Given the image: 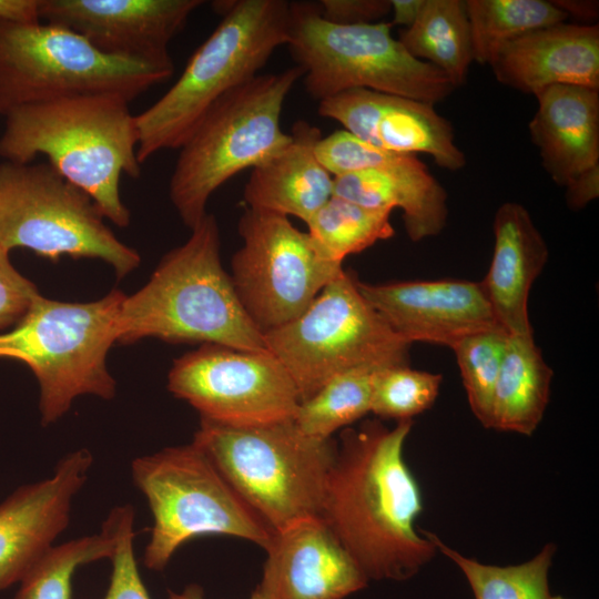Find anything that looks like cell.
<instances>
[{"mask_svg":"<svg viewBox=\"0 0 599 599\" xmlns=\"http://www.w3.org/2000/svg\"><path fill=\"white\" fill-rule=\"evenodd\" d=\"M425 0H390L392 26L410 27L418 18Z\"/></svg>","mask_w":599,"mask_h":599,"instance_id":"cell-40","label":"cell"},{"mask_svg":"<svg viewBox=\"0 0 599 599\" xmlns=\"http://www.w3.org/2000/svg\"><path fill=\"white\" fill-rule=\"evenodd\" d=\"M509 335L495 327L456 342L454 351L469 407L477 420L491 428L493 398Z\"/></svg>","mask_w":599,"mask_h":599,"instance_id":"cell-32","label":"cell"},{"mask_svg":"<svg viewBox=\"0 0 599 599\" xmlns=\"http://www.w3.org/2000/svg\"><path fill=\"white\" fill-rule=\"evenodd\" d=\"M93 463L82 448L65 455L53 475L19 487L0 504V591L18 585L67 528L73 497Z\"/></svg>","mask_w":599,"mask_h":599,"instance_id":"cell-18","label":"cell"},{"mask_svg":"<svg viewBox=\"0 0 599 599\" xmlns=\"http://www.w3.org/2000/svg\"><path fill=\"white\" fill-rule=\"evenodd\" d=\"M41 0H0V20L37 22Z\"/></svg>","mask_w":599,"mask_h":599,"instance_id":"cell-39","label":"cell"},{"mask_svg":"<svg viewBox=\"0 0 599 599\" xmlns=\"http://www.w3.org/2000/svg\"><path fill=\"white\" fill-rule=\"evenodd\" d=\"M167 389L201 417L230 425L293 418L301 403L291 376L270 352L219 344L175 359Z\"/></svg>","mask_w":599,"mask_h":599,"instance_id":"cell-14","label":"cell"},{"mask_svg":"<svg viewBox=\"0 0 599 599\" xmlns=\"http://www.w3.org/2000/svg\"><path fill=\"white\" fill-rule=\"evenodd\" d=\"M357 280L344 270L300 316L263 334L266 351L288 373L301 402L341 373L409 365L412 344L363 297Z\"/></svg>","mask_w":599,"mask_h":599,"instance_id":"cell-9","label":"cell"},{"mask_svg":"<svg viewBox=\"0 0 599 599\" xmlns=\"http://www.w3.org/2000/svg\"><path fill=\"white\" fill-rule=\"evenodd\" d=\"M529 133L541 165L559 186L599 164V90L559 84L536 95Z\"/></svg>","mask_w":599,"mask_h":599,"instance_id":"cell-23","label":"cell"},{"mask_svg":"<svg viewBox=\"0 0 599 599\" xmlns=\"http://www.w3.org/2000/svg\"><path fill=\"white\" fill-rule=\"evenodd\" d=\"M566 202L570 210L579 211L599 196V164L571 179L565 186Z\"/></svg>","mask_w":599,"mask_h":599,"instance_id":"cell-38","label":"cell"},{"mask_svg":"<svg viewBox=\"0 0 599 599\" xmlns=\"http://www.w3.org/2000/svg\"><path fill=\"white\" fill-rule=\"evenodd\" d=\"M441 380L440 374L409 365L380 368L374 376L370 413L396 422L413 420L433 406Z\"/></svg>","mask_w":599,"mask_h":599,"instance_id":"cell-33","label":"cell"},{"mask_svg":"<svg viewBox=\"0 0 599 599\" xmlns=\"http://www.w3.org/2000/svg\"><path fill=\"white\" fill-rule=\"evenodd\" d=\"M91 196L50 163L0 162V244L59 260L99 258L123 277L140 265L139 253L104 223Z\"/></svg>","mask_w":599,"mask_h":599,"instance_id":"cell-12","label":"cell"},{"mask_svg":"<svg viewBox=\"0 0 599 599\" xmlns=\"http://www.w3.org/2000/svg\"><path fill=\"white\" fill-rule=\"evenodd\" d=\"M132 477L153 516L143 556L151 570L197 536H233L263 549L271 540L272 530L193 441L134 459Z\"/></svg>","mask_w":599,"mask_h":599,"instance_id":"cell-10","label":"cell"},{"mask_svg":"<svg viewBox=\"0 0 599 599\" xmlns=\"http://www.w3.org/2000/svg\"><path fill=\"white\" fill-rule=\"evenodd\" d=\"M315 151L321 164L333 176L383 166L400 154L373 146L345 130L322 136Z\"/></svg>","mask_w":599,"mask_h":599,"instance_id":"cell-34","label":"cell"},{"mask_svg":"<svg viewBox=\"0 0 599 599\" xmlns=\"http://www.w3.org/2000/svg\"><path fill=\"white\" fill-rule=\"evenodd\" d=\"M237 230L243 244L232 257L230 276L262 334L300 316L344 271L285 215L247 207Z\"/></svg>","mask_w":599,"mask_h":599,"instance_id":"cell-13","label":"cell"},{"mask_svg":"<svg viewBox=\"0 0 599 599\" xmlns=\"http://www.w3.org/2000/svg\"><path fill=\"white\" fill-rule=\"evenodd\" d=\"M417 60L441 71L455 88L465 84L474 61L469 21L463 0H425L416 21L397 39Z\"/></svg>","mask_w":599,"mask_h":599,"instance_id":"cell-26","label":"cell"},{"mask_svg":"<svg viewBox=\"0 0 599 599\" xmlns=\"http://www.w3.org/2000/svg\"><path fill=\"white\" fill-rule=\"evenodd\" d=\"M202 0H41L40 20L70 29L100 52L174 71L171 40Z\"/></svg>","mask_w":599,"mask_h":599,"instance_id":"cell-15","label":"cell"},{"mask_svg":"<svg viewBox=\"0 0 599 599\" xmlns=\"http://www.w3.org/2000/svg\"><path fill=\"white\" fill-rule=\"evenodd\" d=\"M290 142L256 167L244 187L248 209L295 216L305 224L333 196L334 176L316 156L321 130L305 120L293 124Z\"/></svg>","mask_w":599,"mask_h":599,"instance_id":"cell-24","label":"cell"},{"mask_svg":"<svg viewBox=\"0 0 599 599\" xmlns=\"http://www.w3.org/2000/svg\"><path fill=\"white\" fill-rule=\"evenodd\" d=\"M212 3L222 17L217 27L189 59L175 83L135 115L140 164L160 151L180 149L216 101L260 74L274 51L287 43L291 2Z\"/></svg>","mask_w":599,"mask_h":599,"instance_id":"cell-4","label":"cell"},{"mask_svg":"<svg viewBox=\"0 0 599 599\" xmlns=\"http://www.w3.org/2000/svg\"><path fill=\"white\" fill-rule=\"evenodd\" d=\"M552 375L534 336L509 335L494 392L491 428L532 435L547 408Z\"/></svg>","mask_w":599,"mask_h":599,"instance_id":"cell-25","label":"cell"},{"mask_svg":"<svg viewBox=\"0 0 599 599\" xmlns=\"http://www.w3.org/2000/svg\"><path fill=\"white\" fill-rule=\"evenodd\" d=\"M193 443L272 532L321 516L333 438L306 435L293 418L230 425L201 417Z\"/></svg>","mask_w":599,"mask_h":599,"instance_id":"cell-5","label":"cell"},{"mask_svg":"<svg viewBox=\"0 0 599 599\" xmlns=\"http://www.w3.org/2000/svg\"><path fill=\"white\" fill-rule=\"evenodd\" d=\"M551 599H567V598L561 597V596H551Z\"/></svg>","mask_w":599,"mask_h":599,"instance_id":"cell-43","label":"cell"},{"mask_svg":"<svg viewBox=\"0 0 599 599\" xmlns=\"http://www.w3.org/2000/svg\"><path fill=\"white\" fill-rule=\"evenodd\" d=\"M390 214L333 195L306 223L307 233L329 260L343 264L348 255L394 236Z\"/></svg>","mask_w":599,"mask_h":599,"instance_id":"cell-30","label":"cell"},{"mask_svg":"<svg viewBox=\"0 0 599 599\" xmlns=\"http://www.w3.org/2000/svg\"><path fill=\"white\" fill-rule=\"evenodd\" d=\"M134 511L119 507V526L114 551L110 557L112 571L103 599H151L139 572L133 551Z\"/></svg>","mask_w":599,"mask_h":599,"instance_id":"cell-35","label":"cell"},{"mask_svg":"<svg viewBox=\"0 0 599 599\" xmlns=\"http://www.w3.org/2000/svg\"><path fill=\"white\" fill-rule=\"evenodd\" d=\"M10 251L0 244V329L17 325L40 294L12 265Z\"/></svg>","mask_w":599,"mask_h":599,"instance_id":"cell-36","label":"cell"},{"mask_svg":"<svg viewBox=\"0 0 599 599\" xmlns=\"http://www.w3.org/2000/svg\"><path fill=\"white\" fill-rule=\"evenodd\" d=\"M489 65L499 83L525 94L559 84L599 90V24L534 30L504 45Z\"/></svg>","mask_w":599,"mask_h":599,"instance_id":"cell-20","label":"cell"},{"mask_svg":"<svg viewBox=\"0 0 599 599\" xmlns=\"http://www.w3.org/2000/svg\"><path fill=\"white\" fill-rule=\"evenodd\" d=\"M390 22L342 26L322 18L318 2H291L287 48L304 71L306 92L322 101L368 89L435 105L456 89L429 63L412 57Z\"/></svg>","mask_w":599,"mask_h":599,"instance_id":"cell-8","label":"cell"},{"mask_svg":"<svg viewBox=\"0 0 599 599\" xmlns=\"http://www.w3.org/2000/svg\"><path fill=\"white\" fill-rule=\"evenodd\" d=\"M173 72L104 54L57 24L0 20V116L78 94H116L131 103Z\"/></svg>","mask_w":599,"mask_h":599,"instance_id":"cell-11","label":"cell"},{"mask_svg":"<svg viewBox=\"0 0 599 599\" xmlns=\"http://www.w3.org/2000/svg\"><path fill=\"white\" fill-rule=\"evenodd\" d=\"M303 75L297 65L255 75L216 101L181 145L169 195L190 230L207 214V201L220 186L290 142L281 115L287 95Z\"/></svg>","mask_w":599,"mask_h":599,"instance_id":"cell-6","label":"cell"},{"mask_svg":"<svg viewBox=\"0 0 599 599\" xmlns=\"http://www.w3.org/2000/svg\"><path fill=\"white\" fill-rule=\"evenodd\" d=\"M384 368V367H383ZM379 367H358L329 379L300 403L293 417L298 428L317 438L332 435L370 413L373 382Z\"/></svg>","mask_w":599,"mask_h":599,"instance_id":"cell-31","label":"cell"},{"mask_svg":"<svg viewBox=\"0 0 599 599\" xmlns=\"http://www.w3.org/2000/svg\"><path fill=\"white\" fill-rule=\"evenodd\" d=\"M567 17L592 21L599 16V3L595 0H551Z\"/></svg>","mask_w":599,"mask_h":599,"instance_id":"cell-41","label":"cell"},{"mask_svg":"<svg viewBox=\"0 0 599 599\" xmlns=\"http://www.w3.org/2000/svg\"><path fill=\"white\" fill-rule=\"evenodd\" d=\"M169 599H204L203 589L199 585H190L182 591H169ZM250 599H267L258 589L252 592Z\"/></svg>","mask_w":599,"mask_h":599,"instance_id":"cell-42","label":"cell"},{"mask_svg":"<svg viewBox=\"0 0 599 599\" xmlns=\"http://www.w3.org/2000/svg\"><path fill=\"white\" fill-rule=\"evenodd\" d=\"M333 195L362 206L403 211L413 242L437 236L446 226L447 193L415 154L400 153L383 166L334 176Z\"/></svg>","mask_w":599,"mask_h":599,"instance_id":"cell-22","label":"cell"},{"mask_svg":"<svg viewBox=\"0 0 599 599\" xmlns=\"http://www.w3.org/2000/svg\"><path fill=\"white\" fill-rule=\"evenodd\" d=\"M474 61L490 64L504 45L534 30L566 22L551 0H466Z\"/></svg>","mask_w":599,"mask_h":599,"instance_id":"cell-27","label":"cell"},{"mask_svg":"<svg viewBox=\"0 0 599 599\" xmlns=\"http://www.w3.org/2000/svg\"><path fill=\"white\" fill-rule=\"evenodd\" d=\"M124 297L113 290L93 302L65 303L39 294L23 318L0 334V357L27 364L38 380L43 425L61 418L78 396L114 397L105 361Z\"/></svg>","mask_w":599,"mask_h":599,"instance_id":"cell-7","label":"cell"},{"mask_svg":"<svg viewBox=\"0 0 599 599\" xmlns=\"http://www.w3.org/2000/svg\"><path fill=\"white\" fill-rule=\"evenodd\" d=\"M264 550L267 599H345L369 581L321 516L273 531Z\"/></svg>","mask_w":599,"mask_h":599,"instance_id":"cell-19","label":"cell"},{"mask_svg":"<svg viewBox=\"0 0 599 599\" xmlns=\"http://www.w3.org/2000/svg\"><path fill=\"white\" fill-rule=\"evenodd\" d=\"M318 6L323 19L342 26L376 23L390 13V0H322Z\"/></svg>","mask_w":599,"mask_h":599,"instance_id":"cell-37","label":"cell"},{"mask_svg":"<svg viewBox=\"0 0 599 599\" xmlns=\"http://www.w3.org/2000/svg\"><path fill=\"white\" fill-rule=\"evenodd\" d=\"M494 252L481 282L498 325L512 336H534L528 298L548 257L547 243L527 209L505 202L494 217Z\"/></svg>","mask_w":599,"mask_h":599,"instance_id":"cell-21","label":"cell"},{"mask_svg":"<svg viewBox=\"0 0 599 599\" xmlns=\"http://www.w3.org/2000/svg\"><path fill=\"white\" fill-rule=\"evenodd\" d=\"M116 332L121 344L156 337L173 344L266 351L263 334L244 311L223 268L214 215L207 213L184 244L162 257L149 282L124 297Z\"/></svg>","mask_w":599,"mask_h":599,"instance_id":"cell-3","label":"cell"},{"mask_svg":"<svg viewBox=\"0 0 599 599\" xmlns=\"http://www.w3.org/2000/svg\"><path fill=\"white\" fill-rule=\"evenodd\" d=\"M423 532L464 573L475 599H551L548 577L557 549L552 542L525 562L495 566L461 555L434 532Z\"/></svg>","mask_w":599,"mask_h":599,"instance_id":"cell-28","label":"cell"},{"mask_svg":"<svg viewBox=\"0 0 599 599\" xmlns=\"http://www.w3.org/2000/svg\"><path fill=\"white\" fill-rule=\"evenodd\" d=\"M318 113L357 139L387 151L426 153L449 171L466 165L451 123L433 104L368 89H351L319 101Z\"/></svg>","mask_w":599,"mask_h":599,"instance_id":"cell-17","label":"cell"},{"mask_svg":"<svg viewBox=\"0 0 599 599\" xmlns=\"http://www.w3.org/2000/svg\"><path fill=\"white\" fill-rule=\"evenodd\" d=\"M119 526V507L99 534L52 546L22 577L14 599H71L72 577L85 564L112 556Z\"/></svg>","mask_w":599,"mask_h":599,"instance_id":"cell-29","label":"cell"},{"mask_svg":"<svg viewBox=\"0 0 599 599\" xmlns=\"http://www.w3.org/2000/svg\"><path fill=\"white\" fill-rule=\"evenodd\" d=\"M130 102L116 94L57 98L9 111L0 158L30 163L44 155L62 176L87 192L103 216L120 227L131 213L122 202V174L136 179L138 126Z\"/></svg>","mask_w":599,"mask_h":599,"instance_id":"cell-2","label":"cell"},{"mask_svg":"<svg viewBox=\"0 0 599 599\" xmlns=\"http://www.w3.org/2000/svg\"><path fill=\"white\" fill-rule=\"evenodd\" d=\"M369 305L402 338L451 347L477 332L500 327L481 282L404 281L370 284L357 280Z\"/></svg>","mask_w":599,"mask_h":599,"instance_id":"cell-16","label":"cell"},{"mask_svg":"<svg viewBox=\"0 0 599 599\" xmlns=\"http://www.w3.org/2000/svg\"><path fill=\"white\" fill-rule=\"evenodd\" d=\"M412 427L366 420L337 443L321 517L368 580H408L437 552L416 528L422 493L404 459Z\"/></svg>","mask_w":599,"mask_h":599,"instance_id":"cell-1","label":"cell"}]
</instances>
